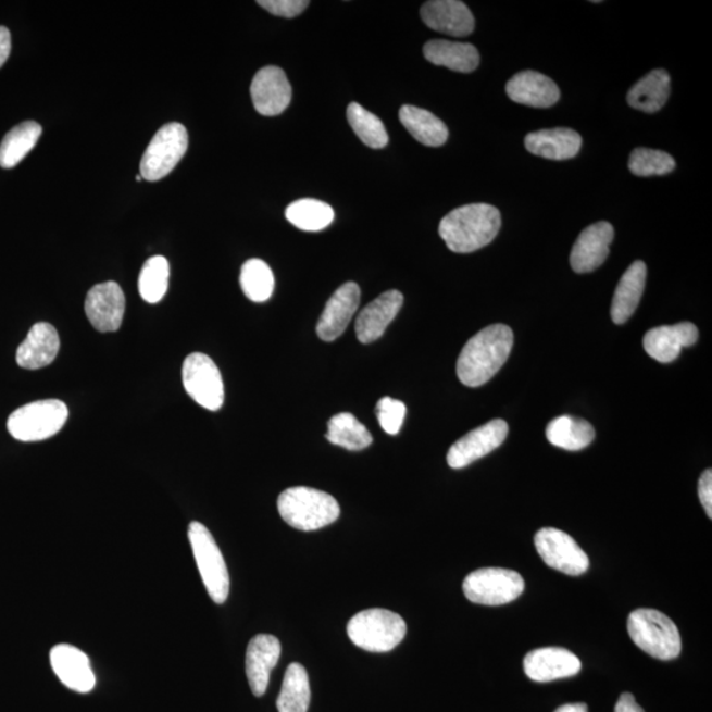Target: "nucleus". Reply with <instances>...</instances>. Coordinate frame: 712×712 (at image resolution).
Returning a JSON list of instances; mask_svg holds the SVG:
<instances>
[{
    "instance_id": "nucleus-1",
    "label": "nucleus",
    "mask_w": 712,
    "mask_h": 712,
    "mask_svg": "<svg viewBox=\"0 0 712 712\" xmlns=\"http://www.w3.org/2000/svg\"><path fill=\"white\" fill-rule=\"evenodd\" d=\"M512 348L511 327L501 324L486 327L464 345L457 362L458 379L473 388L490 382L510 358Z\"/></svg>"
},
{
    "instance_id": "nucleus-2",
    "label": "nucleus",
    "mask_w": 712,
    "mask_h": 712,
    "mask_svg": "<svg viewBox=\"0 0 712 712\" xmlns=\"http://www.w3.org/2000/svg\"><path fill=\"white\" fill-rule=\"evenodd\" d=\"M500 227L501 215L497 208L472 203L444 216L438 232L450 251L470 253L490 245Z\"/></svg>"
},
{
    "instance_id": "nucleus-3",
    "label": "nucleus",
    "mask_w": 712,
    "mask_h": 712,
    "mask_svg": "<svg viewBox=\"0 0 712 712\" xmlns=\"http://www.w3.org/2000/svg\"><path fill=\"white\" fill-rule=\"evenodd\" d=\"M278 512L284 522L296 529L311 532L337 522L338 501L332 495L311 487H292L280 494Z\"/></svg>"
},
{
    "instance_id": "nucleus-4",
    "label": "nucleus",
    "mask_w": 712,
    "mask_h": 712,
    "mask_svg": "<svg viewBox=\"0 0 712 712\" xmlns=\"http://www.w3.org/2000/svg\"><path fill=\"white\" fill-rule=\"evenodd\" d=\"M628 634L637 647L661 661L677 659L683 649L677 625L658 610L634 611L628 617Z\"/></svg>"
},
{
    "instance_id": "nucleus-5",
    "label": "nucleus",
    "mask_w": 712,
    "mask_h": 712,
    "mask_svg": "<svg viewBox=\"0 0 712 712\" xmlns=\"http://www.w3.org/2000/svg\"><path fill=\"white\" fill-rule=\"evenodd\" d=\"M348 635L357 647L367 652L384 653L404 640V619L392 611L371 609L359 612L348 624Z\"/></svg>"
},
{
    "instance_id": "nucleus-6",
    "label": "nucleus",
    "mask_w": 712,
    "mask_h": 712,
    "mask_svg": "<svg viewBox=\"0 0 712 712\" xmlns=\"http://www.w3.org/2000/svg\"><path fill=\"white\" fill-rule=\"evenodd\" d=\"M70 411L60 400H41L18 408L8 421L10 435L22 442L45 441L63 429Z\"/></svg>"
},
{
    "instance_id": "nucleus-7",
    "label": "nucleus",
    "mask_w": 712,
    "mask_h": 712,
    "mask_svg": "<svg viewBox=\"0 0 712 712\" xmlns=\"http://www.w3.org/2000/svg\"><path fill=\"white\" fill-rule=\"evenodd\" d=\"M188 537L210 598L216 604L225 603L230 594V575L213 535L205 525L193 522L189 525Z\"/></svg>"
},
{
    "instance_id": "nucleus-8",
    "label": "nucleus",
    "mask_w": 712,
    "mask_h": 712,
    "mask_svg": "<svg viewBox=\"0 0 712 712\" xmlns=\"http://www.w3.org/2000/svg\"><path fill=\"white\" fill-rule=\"evenodd\" d=\"M187 128L179 123L161 127L142 153L140 176L147 182H159L170 175L188 151Z\"/></svg>"
},
{
    "instance_id": "nucleus-9",
    "label": "nucleus",
    "mask_w": 712,
    "mask_h": 712,
    "mask_svg": "<svg viewBox=\"0 0 712 712\" xmlns=\"http://www.w3.org/2000/svg\"><path fill=\"white\" fill-rule=\"evenodd\" d=\"M524 587L522 575L501 567L476 570L463 582L464 596L470 602L483 605L511 603L522 596Z\"/></svg>"
},
{
    "instance_id": "nucleus-10",
    "label": "nucleus",
    "mask_w": 712,
    "mask_h": 712,
    "mask_svg": "<svg viewBox=\"0 0 712 712\" xmlns=\"http://www.w3.org/2000/svg\"><path fill=\"white\" fill-rule=\"evenodd\" d=\"M183 384L198 405L208 411H220L225 401V386L222 375L212 358L201 352H193L185 359L183 365Z\"/></svg>"
},
{
    "instance_id": "nucleus-11",
    "label": "nucleus",
    "mask_w": 712,
    "mask_h": 712,
    "mask_svg": "<svg viewBox=\"0 0 712 712\" xmlns=\"http://www.w3.org/2000/svg\"><path fill=\"white\" fill-rule=\"evenodd\" d=\"M535 544L544 562L563 574L578 577L590 566L587 554L565 532L544 528L537 532Z\"/></svg>"
},
{
    "instance_id": "nucleus-12",
    "label": "nucleus",
    "mask_w": 712,
    "mask_h": 712,
    "mask_svg": "<svg viewBox=\"0 0 712 712\" xmlns=\"http://www.w3.org/2000/svg\"><path fill=\"white\" fill-rule=\"evenodd\" d=\"M508 436V424L504 420H492L486 425L476 427L466 436L458 439L448 453V464L451 469L467 467L469 464L492 453Z\"/></svg>"
},
{
    "instance_id": "nucleus-13",
    "label": "nucleus",
    "mask_w": 712,
    "mask_h": 712,
    "mask_svg": "<svg viewBox=\"0 0 712 712\" xmlns=\"http://www.w3.org/2000/svg\"><path fill=\"white\" fill-rule=\"evenodd\" d=\"M126 299L121 285L108 282L89 290L85 301L86 317L101 333L120 330L125 317Z\"/></svg>"
},
{
    "instance_id": "nucleus-14",
    "label": "nucleus",
    "mask_w": 712,
    "mask_h": 712,
    "mask_svg": "<svg viewBox=\"0 0 712 712\" xmlns=\"http://www.w3.org/2000/svg\"><path fill=\"white\" fill-rule=\"evenodd\" d=\"M251 98L260 115H280L292 99V86L287 74L277 66L263 67L252 79Z\"/></svg>"
},
{
    "instance_id": "nucleus-15",
    "label": "nucleus",
    "mask_w": 712,
    "mask_h": 712,
    "mask_svg": "<svg viewBox=\"0 0 712 712\" xmlns=\"http://www.w3.org/2000/svg\"><path fill=\"white\" fill-rule=\"evenodd\" d=\"M614 227L609 222H598L580 233L570 255V264L577 274L596 271L610 255L614 240Z\"/></svg>"
},
{
    "instance_id": "nucleus-16",
    "label": "nucleus",
    "mask_w": 712,
    "mask_h": 712,
    "mask_svg": "<svg viewBox=\"0 0 712 712\" xmlns=\"http://www.w3.org/2000/svg\"><path fill=\"white\" fill-rule=\"evenodd\" d=\"M359 302H361V288L357 283H346L338 288L327 301L324 313L318 320V337L325 342H333L342 336L358 311Z\"/></svg>"
},
{
    "instance_id": "nucleus-17",
    "label": "nucleus",
    "mask_w": 712,
    "mask_h": 712,
    "mask_svg": "<svg viewBox=\"0 0 712 712\" xmlns=\"http://www.w3.org/2000/svg\"><path fill=\"white\" fill-rule=\"evenodd\" d=\"M580 660L563 648H540L532 650L524 659V671L535 683L573 677L580 672Z\"/></svg>"
},
{
    "instance_id": "nucleus-18",
    "label": "nucleus",
    "mask_w": 712,
    "mask_h": 712,
    "mask_svg": "<svg viewBox=\"0 0 712 712\" xmlns=\"http://www.w3.org/2000/svg\"><path fill=\"white\" fill-rule=\"evenodd\" d=\"M421 18L433 30L464 37L475 29L473 12L460 0H430L421 8Z\"/></svg>"
},
{
    "instance_id": "nucleus-19",
    "label": "nucleus",
    "mask_w": 712,
    "mask_h": 712,
    "mask_svg": "<svg viewBox=\"0 0 712 712\" xmlns=\"http://www.w3.org/2000/svg\"><path fill=\"white\" fill-rule=\"evenodd\" d=\"M51 665L55 676L67 689L86 695L96 687V676L90 660L83 650L60 644L51 650Z\"/></svg>"
},
{
    "instance_id": "nucleus-20",
    "label": "nucleus",
    "mask_w": 712,
    "mask_h": 712,
    "mask_svg": "<svg viewBox=\"0 0 712 712\" xmlns=\"http://www.w3.org/2000/svg\"><path fill=\"white\" fill-rule=\"evenodd\" d=\"M511 101L535 109H549L560 101L561 91L552 78L542 73L524 71L513 76L505 86Z\"/></svg>"
},
{
    "instance_id": "nucleus-21",
    "label": "nucleus",
    "mask_w": 712,
    "mask_h": 712,
    "mask_svg": "<svg viewBox=\"0 0 712 712\" xmlns=\"http://www.w3.org/2000/svg\"><path fill=\"white\" fill-rule=\"evenodd\" d=\"M282 654V644L272 635H258L250 641L246 653V673L253 696L263 697L270 684L272 669Z\"/></svg>"
},
{
    "instance_id": "nucleus-22",
    "label": "nucleus",
    "mask_w": 712,
    "mask_h": 712,
    "mask_svg": "<svg viewBox=\"0 0 712 712\" xmlns=\"http://www.w3.org/2000/svg\"><path fill=\"white\" fill-rule=\"evenodd\" d=\"M698 329L691 322H680L673 326H660L649 330L644 337V349L650 358L660 363L676 361L680 351L690 348L698 340Z\"/></svg>"
},
{
    "instance_id": "nucleus-23",
    "label": "nucleus",
    "mask_w": 712,
    "mask_h": 712,
    "mask_svg": "<svg viewBox=\"0 0 712 712\" xmlns=\"http://www.w3.org/2000/svg\"><path fill=\"white\" fill-rule=\"evenodd\" d=\"M404 296L399 290H388L359 313L355 332L359 342L373 343L379 339L399 314Z\"/></svg>"
},
{
    "instance_id": "nucleus-24",
    "label": "nucleus",
    "mask_w": 712,
    "mask_h": 712,
    "mask_svg": "<svg viewBox=\"0 0 712 712\" xmlns=\"http://www.w3.org/2000/svg\"><path fill=\"white\" fill-rule=\"evenodd\" d=\"M60 351L58 330L47 322H39L18 346L16 362L22 369L39 370L51 364Z\"/></svg>"
},
{
    "instance_id": "nucleus-25",
    "label": "nucleus",
    "mask_w": 712,
    "mask_h": 712,
    "mask_svg": "<svg viewBox=\"0 0 712 712\" xmlns=\"http://www.w3.org/2000/svg\"><path fill=\"white\" fill-rule=\"evenodd\" d=\"M525 148L532 154L548 160H570L580 151L582 138L570 128L541 129L525 136Z\"/></svg>"
},
{
    "instance_id": "nucleus-26",
    "label": "nucleus",
    "mask_w": 712,
    "mask_h": 712,
    "mask_svg": "<svg viewBox=\"0 0 712 712\" xmlns=\"http://www.w3.org/2000/svg\"><path fill=\"white\" fill-rule=\"evenodd\" d=\"M647 282V265L637 260L625 271L619 282L611 305V318L616 325H623L636 312L641 301Z\"/></svg>"
},
{
    "instance_id": "nucleus-27",
    "label": "nucleus",
    "mask_w": 712,
    "mask_h": 712,
    "mask_svg": "<svg viewBox=\"0 0 712 712\" xmlns=\"http://www.w3.org/2000/svg\"><path fill=\"white\" fill-rule=\"evenodd\" d=\"M424 55L433 65L460 73H472L480 63L478 49L467 42L432 40L426 42Z\"/></svg>"
},
{
    "instance_id": "nucleus-28",
    "label": "nucleus",
    "mask_w": 712,
    "mask_h": 712,
    "mask_svg": "<svg viewBox=\"0 0 712 712\" xmlns=\"http://www.w3.org/2000/svg\"><path fill=\"white\" fill-rule=\"evenodd\" d=\"M669 96H671V76L664 70H655L630 88L627 101L630 108L653 114L665 107Z\"/></svg>"
},
{
    "instance_id": "nucleus-29",
    "label": "nucleus",
    "mask_w": 712,
    "mask_h": 712,
    "mask_svg": "<svg viewBox=\"0 0 712 712\" xmlns=\"http://www.w3.org/2000/svg\"><path fill=\"white\" fill-rule=\"evenodd\" d=\"M399 117L414 139L427 147H441L449 138L445 123L430 111L405 104L399 111Z\"/></svg>"
},
{
    "instance_id": "nucleus-30",
    "label": "nucleus",
    "mask_w": 712,
    "mask_h": 712,
    "mask_svg": "<svg viewBox=\"0 0 712 712\" xmlns=\"http://www.w3.org/2000/svg\"><path fill=\"white\" fill-rule=\"evenodd\" d=\"M547 438L557 448L578 451L591 445L596 438V430L585 420L561 416L550 421L547 427Z\"/></svg>"
},
{
    "instance_id": "nucleus-31",
    "label": "nucleus",
    "mask_w": 712,
    "mask_h": 712,
    "mask_svg": "<svg viewBox=\"0 0 712 712\" xmlns=\"http://www.w3.org/2000/svg\"><path fill=\"white\" fill-rule=\"evenodd\" d=\"M42 128L39 123L23 122L11 129L0 142V166L4 170L14 168L39 141Z\"/></svg>"
},
{
    "instance_id": "nucleus-32",
    "label": "nucleus",
    "mask_w": 712,
    "mask_h": 712,
    "mask_svg": "<svg viewBox=\"0 0 712 712\" xmlns=\"http://www.w3.org/2000/svg\"><path fill=\"white\" fill-rule=\"evenodd\" d=\"M311 704V684L307 669L301 664H290L285 672L280 696L276 705L278 712H308Z\"/></svg>"
},
{
    "instance_id": "nucleus-33",
    "label": "nucleus",
    "mask_w": 712,
    "mask_h": 712,
    "mask_svg": "<svg viewBox=\"0 0 712 712\" xmlns=\"http://www.w3.org/2000/svg\"><path fill=\"white\" fill-rule=\"evenodd\" d=\"M327 441L346 450L359 451L373 444V436L354 414L339 413L327 424Z\"/></svg>"
},
{
    "instance_id": "nucleus-34",
    "label": "nucleus",
    "mask_w": 712,
    "mask_h": 712,
    "mask_svg": "<svg viewBox=\"0 0 712 712\" xmlns=\"http://www.w3.org/2000/svg\"><path fill=\"white\" fill-rule=\"evenodd\" d=\"M287 220L303 232H321L334 221V210L327 203L305 198L290 203Z\"/></svg>"
},
{
    "instance_id": "nucleus-35",
    "label": "nucleus",
    "mask_w": 712,
    "mask_h": 712,
    "mask_svg": "<svg viewBox=\"0 0 712 712\" xmlns=\"http://www.w3.org/2000/svg\"><path fill=\"white\" fill-rule=\"evenodd\" d=\"M240 287L247 299L253 302L268 301L275 289L274 272L263 260H247L240 271Z\"/></svg>"
},
{
    "instance_id": "nucleus-36",
    "label": "nucleus",
    "mask_w": 712,
    "mask_h": 712,
    "mask_svg": "<svg viewBox=\"0 0 712 712\" xmlns=\"http://www.w3.org/2000/svg\"><path fill=\"white\" fill-rule=\"evenodd\" d=\"M170 285V263L164 257L148 259L139 276V293L148 303L164 299Z\"/></svg>"
},
{
    "instance_id": "nucleus-37",
    "label": "nucleus",
    "mask_w": 712,
    "mask_h": 712,
    "mask_svg": "<svg viewBox=\"0 0 712 712\" xmlns=\"http://www.w3.org/2000/svg\"><path fill=\"white\" fill-rule=\"evenodd\" d=\"M348 120L363 145L374 148V150H380V148L388 145V133L383 122L379 117L362 108L361 104L350 103Z\"/></svg>"
},
{
    "instance_id": "nucleus-38",
    "label": "nucleus",
    "mask_w": 712,
    "mask_h": 712,
    "mask_svg": "<svg viewBox=\"0 0 712 712\" xmlns=\"http://www.w3.org/2000/svg\"><path fill=\"white\" fill-rule=\"evenodd\" d=\"M628 166L635 176H665L676 168V161L666 152L636 148L630 153Z\"/></svg>"
},
{
    "instance_id": "nucleus-39",
    "label": "nucleus",
    "mask_w": 712,
    "mask_h": 712,
    "mask_svg": "<svg viewBox=\"0 0 712 712\" xmlns=\"http://www.w3.org/2000/svg\"><path fill=\"white\" fill-rule=\"evenodd\" d=\"M377 420L383 430L388 435L396 436L404 423L407 407L404 402L392 398H383L376 405Z\"/></svg>"
},
{
    "instance_id": "nucleus-40",
    "label": "nucleus",
    "mask_w": 712,
    "mask_h": 712,
    "mask_svg": "<svg viewBox=\"0 0 712 712\" xmlns=\"http://www.w3.org/2000/svg\"><path fill=\"white\" fill-rule=\"evenodd\" d=\"M258 4L271 12L272 15L292 18L302 14L311 2L308 0H259Z\"/></svg>"
},
{
    "instance_id": "nucleus-41",
    "label": "nucleus",
    "mask_w": 712,
    "mask_h": 712,
    "mask_svg": "<svg viewBox=\"0 0 712 712\" xmlns=\"http://www.w3.org/2000/svg\"><path fill=\"white\" fill-rule=\"evenodd\" d=\"M699 499L704 508L705 513H708L709 519H712V472L711 470H705L702 474L701 479H699L698 486Z\"/></svg>"
},
{
    "instance_id": "nucleus-42",
    "label": "nucleus",
    "mask_w": 712,
    "mask_h": 712,
    "mask_svg": "<svg viewBox=\"0 0 712 712\" xmlns=\"http://www.w3.org/2000/svg\"><path fill=\"white\" fill-rule=\"evenodd\" d=\"M615 712H646L642 710L641 705L636 702V699L629 692H624V695L619 698L616 703Z\"/></svg>"
},
{
    "instance_id": "nucleus-43",
    "label": "nucleus",
    "mask_w": 712,
    "mask_h": 712,
    "mask_svg": "<svg viewBox=\"0 0 712 712\" xmlns=\"http://www.w3.org/2000/svg\"><path fill=\"white\" fill-rule=\"evenodd\" d=\"M11 53V34L5 27H0V67L5 64Z\"/></svg>"
},
{
    "instance_id": "nucleus-44",
    "label": "nucleus",
    "mask_w": 712,
    "mask_h": 712,
    "mask_svg": "<svg viewBox=\"0 0 712 712\" xmlns=\"http://www.w3.org/2000/svg\"><path fill=\"white\" fill-rule=\"evenodd\" d=\"M554 712H588L586 703H570L563 704Z\"/></svg>"
},
{
    "instance_id": "nucleus-45",
    "label": "nucleus",
    "mask_w": 712,
    "mask_h": 712,
    "mask_svg": "<svg viewBox=\"0 0 712 712\" xmlns=\"http://www.w3.org/2000/svg\"><path fill=\"white\" fill-rule=\"evenodd\" d=\"M141 179H142V178H141L140 175H139V176H136V182H141Z\"/></svg>"
}]
</instances>
